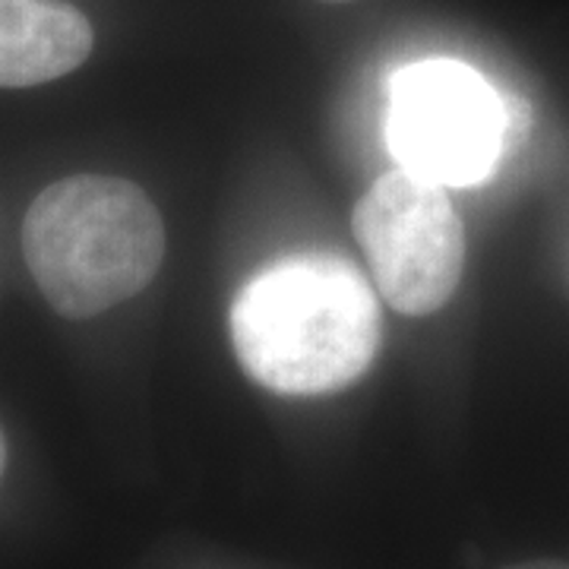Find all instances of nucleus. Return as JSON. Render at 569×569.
Wrapping results in <instances>:
<instances>
[{"mask_svg": "<svg viewBox=\"0 0 569 569\" xmlns=\"http://www.w3.org/2000/svg\"><path fill=\"white\" fill-rule=\"evenodd\" d=\"M323 3H348V0H323Z\"/></svg>", "mask_w": 569, "mask_h": 569, "instance_id": "8", "label": "nucleus"}, {"mask_svg": "<svg viewBox=\"0 0 569 569\" xmlns=\"http://www.w3.org/2000/svg\"><path fill=\"white\" fill-rule=\"evenodd\" d=\"M509 133V108L481 73L459 61H418L392 82L389 146L418 178L471 187L497 164Z\"/></svg>", "mask_w": 569, "mask_h": 569, "instance_id": "4", "label": "nucleus"}, {"mask_svg": "<svg viewBox=\"0 0 569 569\" xmlns=\"http://www.w3.org/2000/svg\"><path fill=\"white\" fill-rule=\"evenodd\" d=\"M22 253L44 301L67 320H89L156 279L164 224L137 183L77 174L32 200L22 219Z\"/></svg>", "mask_w": 569, "mask_h": 569, "instance_id": "2", "label": "nucleus"}, {"mask_svg": "<svg viewBox=\"0 0 569 569\" xmlns=\"http://www.w3.org/2000/svg\"><path fill=\"white\" fill-rule=\"evenodd\" d=\"M92 51V26L61 0H0V86L67 77Z\"/></svg>", "mask_w": 569, "mask_h": 569, "instance_id": "5", "label": "nucleus"}, {"mask_svg": "<svg viewBox=\"0 0 569 569\" xmlns=\"http://www.w3.org/2000/svg\"><path fill=\"white\" fill-rule=\"evenodd\" d=\"M351 228L392 310L427 317L456 295L466 269V228L447 187L396 168L367 187Z\"/></svg>", "mask_w": 569, "mask_h": 569, "instance_id": "3", "label": "nucleus"}, {"mask_svg": "<svg viewBox=\"0 0 569 569\" xmlns=\"http://www.w3.org/2000/svg\"><path fill=\"white\" fill-rule=\"evenodd\" d=\"M507 569H569L567 560H529V563H516Z\"/></svg>", "mask_w": 569, "mask_h": 569, "instance_id": "6", "label": "nucleus"}, {"mask_svg": "<svg viewBox=\"0 0 569 569\" xmlns=\"http://www.w3.org/2000/svg\"><path fill=\"white\" fill-rule=\"evenodd\" d=\"M3 466H7V443H3V433H0V475H3Z\"/></svg>", "mask_w": 569, "mask_h": 569, "instance_id": "7", "label": "nucleus"}, {"mask_svg": "<svg viewBox=\"0 0 569 569\" xmlns=\"http://www.w3.org/2000/svg\"><path fill=\"white\" fill-rule=\"evenodd\" d=\"M228 326L247 377L276 396L339 392L380 351L377 298L361 272L332 253L266 266L234 298Z\"/></svg>", "mask_w": 569, "mask_h": 569, "instance_id": "1", "label": "nucleus"}]
</instances>
